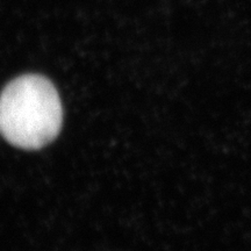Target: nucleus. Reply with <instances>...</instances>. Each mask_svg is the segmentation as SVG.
<instances>
[{
  "instance_id": "1",
  "label": "nucleus",
  "mask_w": 251,
  "mask_h": 251,
  "mask_svg": "<svg viewBox=\"0 0 251 251\" xmlns=\"http://www.w3.org/2000/svg\"><path fill=\"white\" fill-rule=\"evenodd\" d=\"M62 124L61 98L48 78L24 75L0 94V133L17 148H43L57 137Z\"/></svg>"
}]
</instances>
